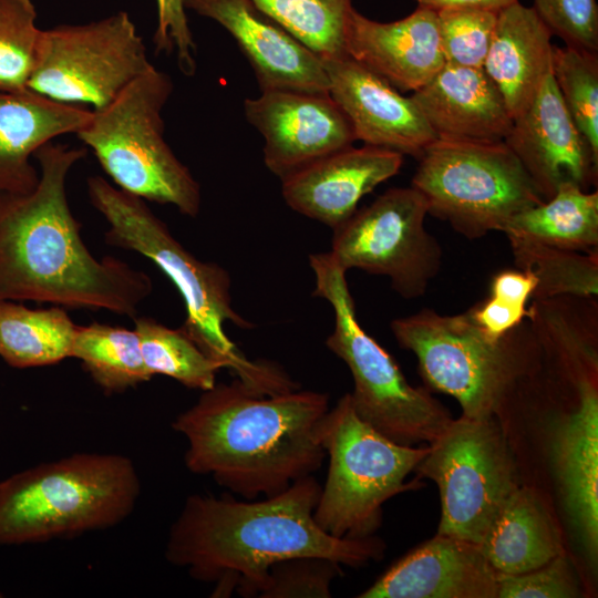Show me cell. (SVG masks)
<instances>
[{
  "label": "cell",
  "instance_id": "cell-1",
  "mask_svg": "<svg viewBox=\"0 0 598 598\" xmlns=\"http://www.w3.org/2000/svg\"><path fill=\"white\" fill-rule=\"evenodd\" d=\"M86 153V147L51 141L33 155L39 164L35 188L0 194V300L135 318L153 290L150 276L114 257L96 259L69 205V172Z\"/></svg>",
  "mask_w": 598,
  "mask_h": 598
},
{
  "label": "cell",
  "instance_id": "cell-2",
  "mask_svg": "<svg viewBox=\"0 0 598 598\" xmlns=\"http://www.w3.org/2000/svg\"><path fill=\"white\" fill-rule=\"evenodd\" d=\"M320 493L309 475L261 501L190 495L171 527L165 558L197 580L215 582L214 597L234 590L258 597L270 567L287 559L320 557L349 567L381 559L378 537L339 538L317 525Z\"/></svg>",
  "mask_w": 598,
  "mask_h": 598
},
{
  "label": "cell",
  "instance_id": "cell-3",
  "mask_svg": "<svg viewBox=\"0 0 598 598\" xmlns=\"http://www.w3.org/2000/svg\"><path fill=\"white\" fill-rule=\"evenodd\" d=\"M329 396L310 390L261 394L239 379L215 384L172 427L185 436V465L247 499L271 497L313 475L326 457L318 426Z\"/></svg>",
  "mask_w": 598,
  "mask_h": 598
},
{
  "label": "cell",
  "instance_id": "cell-4",
  "mask_svg": "<svg viewBox=\"0 0 598 598\" xmlns=\"http://www.w3.org/2000/svg\"><path fill=\"white\" fill-rule=\"evenodd\" d=\"M87 194L92 206L109 225L105 243L148 258L175 285L186 308L181 328L203 352L261 394H280L298 388L276 364L248 360L226 336L224 323L227 321L240 328L252 327L231 307L227 270L190 254L144 199L101 176L87 178Z\"/></svg>",
  "mask_w": 598,
  "mask_h": 598
},
{
  "label": "cell",
  "instance_id": "cell-5",
  "mask_svg": "<svg viewBox=\"0 0 598 598\" xmlns=\"http://www.w3.org/2000/svg\"><path fill=\"white\" fill-rule=\"evenodd\" d=\"M141 493L134 463L115 453L80 452L0 482V545L106 529L133 512Z\"/></svg>",
  "mask_w": 598,
  "mask_h": 598
},
{
  "label": "cell",
  "instance_id": "cell-6",
  "mask_svg": "<svg viewBox=\"0 0 598 598\" xmlns=\"http://www.w3.org/2000/svg\"><path fill=\"white\" fill-rule=\"evenodd\" d=\"M390 327L399 346L416 357L424 383L453 396L467 417L497 416L540 353L527 318L498 338L482 330L468 311L423 309Z\"/></svg>",
  "mask_w": 598,
  "mask_h": 598
},
{
  "label": "cell",
  "instance_id": "cell-7",
  "mask_svg": "<svg viewBox=\"0 0 598 598\" xmlns=\"http://www.w3.org/2000/svg\"><path fill=\"white\" fill-rule=\"evenodd\" d=\"M172 92L171 78L153 66L107 106L93 112L76 136L92 150L114 186L196 217L200 186L164 137L162 110Z\"/></svg>",
  "mask_w": 598,
  "mask_h": 598
},
{
  "label": "cell",
  "instance_id": "cell-8",
  "mask_svg": "<svg viewBox=\"0 0 598 598\" xmlns=\"http://www.w3.org/2000/svg\"><path fill=\"white\" fill-rule=\"evenodd\" d=\"M309 265L313 296L332 307L334 327L326 346L349 368L354 389L350 393L361 420L402 445L430 443L453 419L424 388L412 386L391 357L360 326L346 272L330 252L312 254Z\"/></svg>",
  "mask_w": 598,
  "mask_h": 598
},
{
  "label": "cell",
  "instance_id": "cell-9",
  "mask_svg": "<svg viewBox=\"0 0 598 598\" xmlns=\"http://www.w3.org/2000/svg\"><path fill=\"white\" fill-rule=\"evenodd\" d=\"M329 471L313 512L317 525L339 538L373 536L382 505L415 483H405L427 452L388 439L357 414L350 393L329 409L318 426Z\"/></svg>",
  "mask_w": 598,
  "mask_h": 598
},
{
  "label": "cell",
  "instance_id": "cell-10",
  "mask_svg": "<svg viewBox=\"0 0 598 598\" xmlns=\"http://www.w3.org/2000/svg\"><path fill=\"white\" fill-rule=\"evenodd\" d=\"M419 158L411 186L429 214L468 239L502 231L511 217L544 202L504 141L436 138Z\"/></svg>",
  "mask_w": 598,
  "mask_h": 598
},
{
  "label": "cell",
  "instance_id": "cell-11",
  "mask_svg": "<svg viewBox=\"0 0 598 598\" xmlns=\"http://www.w3.org/2000/svg\"><path fill=\"white\" fill-rule=\"evenodd\" d=\"M414 472L439 488L436 534L480 544L519 486L506 435L496 416L452 419L427 444Z\"/></svg>",
  "mask_w": 598,
  "mask_h": 598
},
{
  "label": "cell",
  "instance_id": "cell-12",
  "mask_svg": "<svg viewBox=\"0 0 598 598\" xmlns=\"http://www.w3.org/2000/svg\"><path fill=\"white\" fill-rule=\"evenodd\" d=\"M154 65L128 13L41 30L28 90L53 101L107 106Z\"/></svg>",
  "mask_w": 598,
  "mask_h": 598
},
{
  "label": "cell",
  "instance_id": "cell-13",
  "mask_svg": "<svg viewBox=\"0 0 598 598\" xmlns=\"http://www.w3.org/2000/svg\"><path fill=\"white\" fill-rule=\"evenodd\" d=\"M429 214L415 188H391L333 230V260L344 270L385 276L405 299L423 296L442 265V248L425 228Z\"/></svg>",
  "mask_w": 598,
  "mask_h": 598
},
{
  "label": "cell",
  "instance_id": "cell-14",
  "mask_svg": "<svg viewBox=\"0 0 598 598\" xmlns=\"http://www.w3.org/2000/svg\"><path fill=\"white\" fill-rule=\"evenodd\" d=\"M247 121L264 136V162L281 181L355 142L329 93L269 90L246 99Z\"/></svg>",
  "mask_w": 598,
  "mask_h": 598
},
{
  "label": "cell",
  "instance_id": "cell-15",
  "mask_svg": "<svg viewBox=\"0 0 598 598\" xmlns=\"http://www.w3.org/2000/svg\"><path fill=\"white\" fill-rule=\"evenodd\" d=\"M504 142L544 200L553 197L565 183L584 190L596 185L598 157L574 123L551 72L530 105L513 120Z\"/></svg>",
  "mask_w": 598,
  "mask_h": 598
},
{
  "label": "cell",
  "instance_id": "cell-16",
  "mask_svg": "<svg viewBox=\"0 0 598 598\" xmlns=\"http://www.w3.org/2000/svg\"><path fill=\"white\" fill-rule=\"evenodd\" d=\"M184 6L216 21L231 34L261 91L329 93L322 60L251 0H184Z\"/></svg>",
  "mask_w": 598,
  "mask_h": 598
},
{
  "label": "cell",
  "instance_id": "cell-17",
  "mask_svg": "<svg viewBox=\"0 0 598 598\" xmlns=\"http://www.w3.org/2000/svg\"><path fill=\"white\" fill-rule=\"evenodd\" d=\"M329 94L348 117L355 141L420 157L436 135L411 96L346 55L322 61Z\"/></svg>",
  "mask_w": 598,
  "mask_h": 598
},
{
  "label": "cell",
  "instance_id": "cell-18",
  "mask_svg": "<svg viewBox=\"0 0 598 598\" xmlns=\"http://www.w3.org/2000/svg\"><path fill=\"white\" fill-rule=\"evenodd\" d=\"M403 155L370 145L348 146L283 178L289 207L334 229L357 210L360 199L396 175Z\"/></svg>",
  "mask_w": 598,
  "mask_h": 598
},
{
  "label": "cell",
  "instance_id": "cell-19",
  "mask_svg": "<svg viewBox=\"0 0 598 598\" xmlns=\"http://www.w3.org/2000/svg\"><path fill=\"white\" fill-rule=\"evenodd\" d=\"M497 578L477 544L436 534L358 597L497 598Z\"/></svg>",
  "mask_w": 598,
  "mask_h": 598
},
{
  "label": "cell",
  "instance_id": "cell-20",
  "mask_svg": "<svg viewBox=\"0 0 598 598\" xmlns=\"http://www.w3.org/2000/svg\"><path fill=\"white\" fill-rule=\"evenodd\" d=\"M347 53L396 90L417 91L445 65L437 12L417 6L408 17L378 22L352 12Z\"/></svg>",
  "mask_w": 598,
  "mask_h": 598
},
{
  "label": "cell",
  "instance_id": "cell-21",
  "mask_svg": "<svg viewBox=\"0 0 598 598\" xmlns=\"http://www.w3.org/2000/svg\"><path fill=\"white\" fill-rule=\"evenodd\" d=\"M553 464L568 517L591 564L598 554V389L578 390L574 410L553 436Z\"/></svg>",
  "mask_w": 598,
  "mask_h": 598
},
{
  "label": "cell",
  "instance_id": "cell-22",
  "mask_svg": "<svg viewBox=\"0 0 598 598\" xmlns=\"http://www.w3.org/2000/svg\"><path fill=\"white\" fill-rule=\"evenodd\" d=\"M411 97L436 138L498 142L505 140L513 124L501 93L483 68L445 63Z\"/></svg>",
  "mask_w": 598,
  "mask_h": 598
},
{
  "label": "cell",
  "instance_id": "cell-23",
  "mask_svg": "<svg viewBox=\"0 0 598 598\" xmlns=\"http://www.w3.org/2000/svg\"><path fill=\"white\" fill-rule=\"evenodd\" d=\"M93 111L30 90L0 92V194H28L39 182L31 157L44 144L76 134Z\"/></svg>",
  "mask_w": 598,
  "mask_h": 598
},
{
  "label": "cell",
  "instance_id": "cell-24",
  "mask_svg": "<svg viewBox=\"0 0 598 598\" xmlns=\"http://www.w3.org/2000/svg\"><path fill=\"white\" fill-rule=\"evenodd\" d=\"M551 37L533 7L516 1L497 13L483 70L513 120L530 105L551 72Z\"/></svg>",
  "mask_w": 598,
  "mask_h": 598
},
{
  "label": "cell",
  "instance_id": "cell-25",
  "mask_svg": "<svg viewBox=\"0 0 598 598\" xmlns=\"http://www.w3.org/2000/svg\"><path fill=\"white\" fill-rule=\"evenodd\" d=\"M498 575L538 568L564 553L559 530L536 492L518 486L478 544Z\"/></svg>",
  "mask_w": 598,
  "mask_h": 598
},
{
  "label": "cell",
  "instance_id": "cell-26",
  "mask_svg": "<svg viewBox=\"0 0 598 598\" xmlns=\"http://www.w3.org/2000/svg\"><path fill=\"white\" fill-rule=\"evenodd\" d=\"M502 231L550 247L598 250V192L565 183L556 194L508 219Z\"/></svg>",
  "mask_w": 598,
  "mask_h": 598
},
{
  "label": "cell",
  "instance_id": "cell-27",
  "mask_svg": "<svg viewBox=\"0 0 598 598\" xmlns=\"http://www.w3.org/2000/svg\"><path fill=\"white\" fill-rule=\"evenodd\" d=\"M78 324L65 309H30L0 300V357L11 367L51 365L71 358Z\"/></svg>",
  "mask_w": 598,
  "mask_h": 598
},
{
  "label": "cell",
  "instance_id": "cell-28",
  "mask_svg": "<svg viewBox=\"0 0 598 598\" xmlns=\"http://www.w3.org/2000/svg\"><path fill=\"white\" fill-rule=\"evenodd\" d=\"M71 358L79 359L107 394L124 392L153 377L142 357L135 330L92 322L78 326Z\"/></svg>",
  "mask_w": 598,
  "mask_h": 598
},
{
  "label": "cell",
  "instance_id": "cell-29",
  "mask_svg": "<svg viewBox=\"0 0 598 598\" xmlns=\"http://www.w3.org/2000/svg\"><path fill=\"white\" fill-rule=\"evenodd\" d=\"M515 265L537 278L532 299L598 295V250L581 254L506 235Z\"/></svg>",
  "mask_w": 598,
  "mask_h": 598
},
{
  "label": "cell",
  "instance_id": "cell-30",
  "mask_svg": "<svg viewBox=\"0 0 598 598\" xmlns=\"http://www.w3.org/2000/svg\"><path fill=\"white\" fill-rule=\"evenodd\" d=\"M322 61L348 55L351 0H251Z\"/></svg>",
  "mask_w": 598,
  "mask_h": 598
},
{
  "label": "cell",
  "instance_id": "cell-31",
  "mask_svg": "<svg viewBox=\"0 0 598 598\" xmlns=\"http://www.w3.org/2000/svg\"><path fill=\"white\" fill-rule=\"evenodd\" d=\"M143 361L148 372L169 377L188 389L206 391L216 384L221 365L183 331L150 317L133 318Z\"/></svg>",
  "mask_w": 598,
  "mask_h": 598
},
{
  "label": "cell",
  "instance_id": "cell-32",
  "mask_svg": "<svg viewBox=\"0 0 598 598\" xmlns=\"http://www.w3.org/2000/svg\"><path fill=\"white\" fill-rule=\"evenodd\" d=\"M551 75L574 123L598 157L597 54L569 45H554Z\"/></svg>",
  "mask_w": 598,
  "mask_h": 598
},
{
  "label": "cell",
  "instance_id": "cell-33",
  "mask_svg": "<svg viewBox=\"0 0 598 598\" xmlns=\"http://www.w3.org/2000/svg\"><path fill=\"white\" fill-rule=\"evenodd\" d=\"M31 0H0V92H22L33 72L41 29Z\"/></svg>",
  "mask_w": 598,
  "mask_h": 598
},
{
  "label": "cell",
  "instance_id": "cell-34",
  "mask_svg": "<svg viewBox=\"0 0 598 598\" xmlns=\"http://www.w3.org/2000/svg\"><path fill=\"white\" fill-rule=\"evenodd\" d=\"M436 12L445 62L483 68L498 12L472 7L443 8Z\"/></svg>",
  "mask_w": 598,
  "mask_h": 598
},
{
  "label": "cell",
  "instance_id": "cell-35",
  "mask_svg": "<svg viewBox=\"0 0 598 598\" xmlns=\"http://www.w3.org/2000/svg\"><path fill=\"white\" fill-rule=\"evenodd\" d=\"M341 565L320 557H300L276 563L258 597H331V581L342 575Z\"/></svg>",
  "mask_w": 598,
  "mask_h": 598
},
{
  "label": "cell",
  "instance_id": "cell-36",
  "mask_svg": "<svg viewBox=\"0 0 598 598\" xmlns=\"http://www.w3.org/2000/svg\"><path fill=\"white\" fill-rule=\"evenodd\" d=\"M534 10L553 35L565 45L598 52V6L596 0H533Z\"/></svg>",
  "mask_w": 598,
  "mask_h": 598
},
{
  "label": "cell",
  "instance_id": "cell-37",
  "mask_svg": "<svg viewBox=\"0 0 598 598\" xmlns=\"http://www.w3.org/2000/svg\"><path fill=\"white\" fill-rule=\"evenodd\" d=\"M578 595L579 585L565 553L533 570L497 578V598H574Z\"/></svg>",
  "mask_w": 598,
  "mask_h": 598
},
{
  "label": "cell",
  "instance_id": "cell-38",
  "mask_svg": "<svg viewBox=\"0 0 598 598\" xmlns=\"http://www.w3.org/2000/svg\"><path fill=\"white\" fill-rule=\"evenodd\" d=\"M157 27L153 42L156 52L176 51L179 70L187 76L196 70V44L188 25L184 0H156Z\"/></svg>",
  "mask_w": 598,
  "mask_h": 598
},
{
  "label": "cell",
  "instance_id": "cell-39",
  "mask_svg": "<svg viewBox=\"0 0 598 598\" xmlns=\"http://www.w3.org/2000/svg\"><path fill=\"white\" fill-rule=\"evenodd\" d=\"M467 311L482 330L498 338L520 324L527 317L528 308L513 306L489 296Z\"/></svg>",
  "mask_w": 598,
  "mask_h": 598
},
{
  "label": "cell",
  "instance_id": "cell-40",
  "mask_svg": "<svg viewBox=\"0 0 598 598\" xmlns=\"http://www.w3.org/2000/svg\"><path fill=\"white\" fill-rule=\"evenodd\" d=\"M537 286V278L523 269H505L494 275L491 297L506 303L526 308Z\"/></svg>",
  "mask_w": 598,
  "mask_h": 598
},
{
  "label": "cell",
  "instance_id": "cell-41",
  "mask_svg": "<svg viewBox=\"0 0 598 598\" xmlns=\"http://www.w3.org/2000/svg\"><path fill=\"white\" fill-rule=\"evenodd\" d=\"M419 6L434 10L452 7H472L498 12L518 0H416Z\"/></svg>",
  "mask_w": 598,
  "mask_h": 598
}]
</instances>
